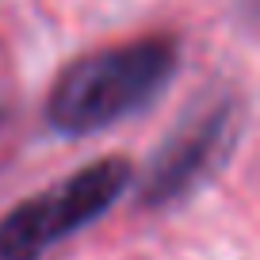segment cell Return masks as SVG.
Wrapping results in <instances>:
<instances>
[{
  "mask_svg": "<svg viewBox=\"0 0 260 260\" xmlns=\"http://www.w3.org/2000/svg\"><path fill=\"white\" fill-rule=\"evenodd\" d=\"M180 65L176 39L149 35L69 61L50 84L46 122L57 134H96L146 107Z\"/></svg>",
  "mask_w": 260,
  "mask_h": 260,
  "instance_id": "6da1fadb",
  "label": "cell"
},
{
  "mask_svg": "<svg viewBox=\"0 0 260 260\" xmlns=\"http://www.w3.org/2000/svg\"><path fill=\"white\" fill-rule=\"evenodd\" d=\"M134 180L126 157H100L0 218V260H42L50 245L96 222Z\"/></svg>",
  "mask_w": 260,
  "mask_h": 260,
  "instance_id": "7a4b0ae2",
  "label": "cell"
},
{
  "mask_svg": "<svg viewBox=\"0 0 260 260\" xmlns=\"http://www.w3.org/2000/svg\"><path fill=\"white\" fill-rule=\"evenodd\" d=\"M230 130H234V104H218L203 111L195 122L180 126V134L161 146V153L153 157L146 180H142V203L165 207L187 195L226 153Z\"/></svg>",
  "mask_w": 260,
  "mask_h": 260,
  "instance_id": "3957f363",
  "label": "cell"
}]
</instances>
